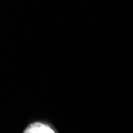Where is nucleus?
<instances>
[{"label":"nucleus","mask_w":133,"mask_h":133,"mask_svg":"<svg viewBox=\"0 0 133 133\" xmlns=\"http://www.w3.org/2000/svg\"><path fill=\"white\" fill-rule=\"evenodd\" d=\"M39 122L37 123H34L30 124L26 130L24 131L23 133H38V128H39Z\"/></svg>","instance_id":"nucleus-1"},{"label":"nucleus","mask_w":133,"mask_h":133,"mask_svg":"<svg viewBox=\"0 0 133 133\" xmlns=\"http://www.w3.org/2000/svg\"><path fill=\"white\" fill-rule=\"evenodd\" d=\"M38 133H55V132L50 126L40 123L38 128Z\"/></svg>","instance_id":"nucleus-2"}]
</instances>
